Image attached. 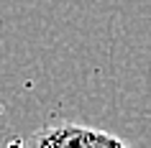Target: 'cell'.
<instances>
[{"label": "cell", "mask_w": 151, "mask_h": 148, "mask_svg": "<svg viewBox=\"0 0 151 148\" xmlns=\"http://www.w3.org/2000/svg\"><path fill=\"white\" fill-rule=\"evenodd\" d=\"M21 148H133L128 140L90 125L54 120L31 133Z\"/></svg>", "instance_id": "1"}]
</instances>
